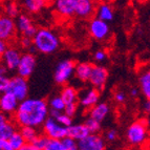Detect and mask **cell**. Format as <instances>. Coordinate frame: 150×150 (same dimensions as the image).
I'll return each instance as SVG.
<instances>
[{
	"mask_svg": "<svg viewBox=\"0 0 150 150\" xmlns=\"http://www.w3.org/2000/svg\"><path fill=\"white\" fill-rule=\"evenodd\" d=\"M0 150H15L8 140H0Z\"/></svg>",
	"mask_w": 150,
	"mask_h": 150,
	"instance_id": "40",
	"label": "cell"
},
{
	"mask_svg": "<svg viewBox=\"0 0 150 150\" xmlns=\"http://www.w3.org/2000/svg\"><path fill=\"white\" fill-rule=\"evenodd\" d=\"M143 110L147 115H150V100H146L145 103L143 104Z\"/></svg>",
	"mask_w": 150,
	"mask_h": 150,
	"instance_id": "44",
	"label": "cell"
},
{
	"mask_svg": "<svg viewBox=\"0 0 150 150\" xmlns=\"http://www.w3.org/2000/svg\"><path fill=\"white\" fill-rule=\"evenodd\" d=\"M88 32L95 40L104 41L109 37L110 28L108 22L95 17L90 19L89 24H88Z\"/></svg>",
	"mask_w": 150,
	"mask_h": 150,
	"instance_id": "6",
	"label": "cell"
},
{
	"mask_svg": "<svg viewBox=\"0 0 150 150\" xmlns=\"http://www.w3.org/2000/svg\"><path fill=\"white\" fill-rule=\"evenodd\" d=\"M44 150H64L62 140H56V139H48L47 145Z\"/></svg>",
	"mask_w": 150,
	"mask_h": 150,
	"instance_id": "31",
	"label": "cell"
},
{
	"mask_svg": "<svg viewBox=\"0 0 150 150\" xmlns=\"http://www.w3.org/2000/svg\"><path fill=\"white\" fill-rule=\"evenodd\" d=\"M8 93H12L20 102L25 100V99H28V79H25V78L18 75L11 78V85L10 88H8Z\"/></svg>",
	"mask_w": 150,
	"mask_h": 150,
	"instance_id": "7",
	"label": "cell"
},
{
	"mask_svg": "<svg viewBox=\"0 0 150 150\" xmlns=\"http://www.w3.org/2000/svg\"><path fill=\"white\" fill-rule=\"evenodd\" d=\"M8 141H10L11 145L14 147L15 150H19L23 145H24L25 143H26V141H25L24 138H23V135L21 134L20 130H19V131L17 130V131L8 139Z\"/></svg>",
	"mask_w": 150,
	"mask_h": 150,
	"instance_id": "29",
	"label": "cell"
},
{
	"mask_svg": "<svg viewBox=\"0 0 150 150\" xmlns=\"http://www.w3.org/2000/svg\"><path fill=\"white\" fill-rule=\"evenodd\" d=\"M45 2V4L48 5V4H54V2H55V0H43Z\"/></svg>",
	"mask_w": 150,
	"mask_h": 150,
	"instance_id": "47",
	"label": "cell"
},
{
	"mask_svg": "<svg viewBox=\"0 0 150 150\" xmlns=\"http://www.w3.org/2000/svg\"><path fill=\"white\" fill-rule=\"evenodd\" d=\"M47 142H48V138L46 135L42 134V135H39V137L33 142V144L37 148H39L40 150H44V148L47 145Z\"/></svg>",
	"mask_w": 150,
	"mask_h": 150,
	"instance_id": "34",
	"label": "cell"
},
{
	"mask_svg": "<svg viewBox=\"0 0 150 150\" xmlns=\"http://www.w3.org/2000/svg\"><path fill=\"white\" fill-rule=\"evenodd\" d=\"M101 1H104V2H108V3H112V2H115V0H101Z\"/></svg>",
	"mask_w": 150,
	"mask_h": 150,
	"instance_id": "48",
	"label": "cell"
},
{
	"mask_svg": "<svg viewBox=\"0 0 150 150\" xmlns=\"http://www.w3.org/2000/svg\"><path fill=\"white\" fill-rule=\"evenodd\" d=\"M93 59H95V61L98 63L104 62V61H106V59H107V53L103 50H96V53L93 54Z\"/></svg>",
	"mask_w": 150,
	"mask_h": 150,
	"instance_id": "37",
	"label": "cell"
},
{
	"mask_svg": "<svg viewBox=\"0 0 150 150\" xmlns=\"http://www.w3.org/2000/svg\"><path fill=\"white\" fill-rule=\"evenodd\" d=\"M5 16H8L13 19H17L20 16V8L15 1H8L4 5Z\"/></svg>",
	"mask_w": 150,
	"mask_h": 150,
	"instance_id": "26",
	"label": "cell"
},
{
	"mask_svg": "<svg viewBox=\"0 0 150 150\" xmlns=\"http://www.w3.org/2000/svg\"><path fill=\"white\" fill-rule=\"evenodd\" d=\"M78 107H79V103H76V104H68V105L65 106L64 112L67 115H69V117H71V118H74L78 111Z\"/></svg>",
	"mask_w": 150,
	"mask_h": 150,
	"instance_id": "38",
	"label": "cell"
},
{
	"mask_svg": "<svg viewBox=\"0 0 150 150\" xmlns=\"http://www.w3.org/2000/svg\"><path fill=\"white\" fill-rule=\"evenodd\" d=\"M15 122H12L8 119V115H0V140H8L17 131Z\"/></svg>",
	"mask_w": 150,
	"mask_h": 150,
	"instance_id": "18",
	"label": "cell"
},
{
	"mask_svg": "<svg viewBox=\"0 0 150 150\" xmlns=\"http://www.w3.org/2000/svg\"><path fill=\"white\" fill-rule=\"evenodd\" d=\"M140 89L146 100H150V67L145 69L139 78Z\"/></svg>",
	"mask_w": 150,
	"mask_h": 150,
	"instance_id": "24",
	"label": "cell"
},
{
	"mask_svg": "<svg viewBox=\"0 0 150 150\" xmlns=\"http://www.w3.org/2000/svg\"><path fill=\"white\" fill-rule=\"evenodd\" d=\"M95 16L96 18H99V19L106 21V22L112 21L113 17H115V12H113V8L111 3L104 2V1H101L100 3H98Z\"/></svg>",
	"mask_w": 150,
	"mask_h": 150,
	"instance_id": "19",
	"label": "cell"
},
{
	"mask_svg": "<svg viewBox=\"0 0 150 150\" xmlns=\"http://www.w3.org/2000/svg\"><path fill=\"white\" fill-rule=\"evenodd\" d=\"M88 134H90V132L84 123L73 124L71 126L67 127V137L73 138L74 140L78 141V142L86 138Z\"/></svg>",
	"mask_w": 150,
	"mask_h": 150,
	"instance_id": "21",
	"label": "cell"
},
{
	"mask_svg": "<svg viewBox=\"0 0 150 150\" xmlns=\"http://www.w3.org/2000/svg\"><path fill=\"white\" fill-rule=\"evenodd\" d=\"M76 63L70 59H65L58 63L54 73V80L58 85H65L75 76Z\"/></svg>",
	"mask_w": 150,
	"mask_h": 150,
	"instance_id": "4",
	"label": "cell"
},
{
	"mask_svg": "<svg viewBox=\"0 0 150 150\" xmlns=\"http://www.w3.org/2000/svg\"><path fill=\"white\" fill-rule=\"evenodd\" d=\"M98 3L96 0H78L76 8V16L82 19H89L96 15Z\"/></svg>",
	"mask_w": 150,
	"mask_h": 150,
	"instance_id": "17",
	"label": "cell"
},
{
	"mask_svg": "<svg viewBox=\"0 0 150 150\" xmlns=\"http://www.w3.org/2000/svg\"><path fill=\"white\" fill-rule=\"evenodd\" d=\"M84 124H85L86 127L88 128L90 133H98L101 129V123L96 121L95 119L89 118V117L85 120Z\"/></svg>",
	"mask_w": 150,
	"mask_h": 150,
	"instance_id": "30",
	"label": "cell"
},
{
	"mask_svg": "<svg viewBox=\"0 0 150 150\" xmlns=\"http://www.w3.org/2000/svg\"><path fill=\"white\" fill-rule=\"evenodd\" d=\"M100 91L95 87H90L79 93V105L85 109H90L96 106L100 100Z\"/></svg>",
	"mask_w": 150,
	"mask_h": 150,
	"instance_id": "11",
	"label": "cell"
},
{
	"mask_svg": "<svg viewBox=\"0 0 150 150\" xmlns=\"http://www.w3.org/2000/svg\"><path fill=\"white\" fill-rule=\"evenodd\" d=\"M36 63H37V58L35 54L32 53H25L22 55L20 59V63L18 65L17 68V75L28 79L32 76L36 67Z\"/></svg>",
	"mask_w": 150,
	"mask_h": 150,
	"instance_id": "8",
	"label": "cell"
},
{
	"mask_svg": "<svg viewBox=\"0 0 150 150\" xmlns=\"http://www.w3.org/2000/svg\"><path fill=\"white\" fill-rule=\"evenodd\" d=\"M38 128L35 127H30V126H24V127H20V132L23 135L24 140L26 143H33L36 139L39 137L38 133Z\"/></svg>",
	"mask_w": 150,
	"mask_h": 150,
	"instance_id": "27",
	"label": "cell"
},
{
	"mask_svg": "<svg viewBox=\"0 0 150 150\" xmlns=\"http://www.w3.org/2000/svg\"><path fill=\"white\" fill-rule=\"evenodd\" d=\"M8 48V42H6V41H3V40L0 41V55L2 56Z\"/></svg>",
	"mask_w": 150,
	"mask_h": 150,
	"instance_id": "43",
	"label": "cell"
},
{
	"mask_svg": "<svg viewBox=\"0 0 150 150\" xmlns=\"http://www.w3.org/2000/svg\"><path fill=\"white\" fill-rule=\"evenodd\" d=\"M43 134L46 135L48 139H56V140H63L67 137V127L61 125L60 123L54 118L48 117L42 126Z\"/></svg>",
	"mask_w": 150,
	"mask_h": 150,
	"instance_id": "5",
	"label": "cell"
},
{
	"mask_svg": "<svg viewBox=\"0 0 150 150\" xmlns=\"http://www.w3.org/2000/svg\"><path fill=\"white\" fill-rule=\"evenodd\" d=\"M117 138H118V131L115 129H109L105 133V139L108 142H113Z\"/></svg>",
	"mask_w": 150,
	"mask_h": 150,
	"instance_id": "39",
	"label": "cell"
},
{
	"mask_svg": "<svg viewBox=\"0 0 150 150\" xmlns=\"http://www.w3.org/2000/svg\"><path fill=\"white\" fill-rule=\"evenodd\" d=\"M33 43L37 52L43 55H50L59 50L61 41L59 36L54 30L40 28H38L36 35L33 38Z\"/></svg>",
	"mask_w": 150,
	"mask_h": 150,
	"instance_id": "2",
	"label": "cell"
},
{
	"mask_svg": "<svg viewBox=\"0 0 150 150\" xmlns=\"http://www.w3.org/2000/svg\"><path fill=\"white\" fill-rule=\"evenodd\" d=\"M141 93V89H139L138 87H132L130 89V95L132 96V97H138Z\"/></svg>",
	"mask_w": 150,
	"mask_h": 150,
	"instance_id": "45",
	"label": "cell"
},
{
	"mask_svg": "<svg viewBox=\"0 0 150 150\" xmlns=\"http://www.w3.org/2000/svg\"><path fill=\"white\" fill-rule=\"evenodd\" d=\"M16 20L8 16H2L0 18V39L6 41L13 39L17 33Z\"/></svg>",
	"mask_w": 150,
	"mask_h": 150,
	"instance_id": "12",
	"label": "cell"
},
{
	"mask_svg": "<svg viewBox=\"0 0 150 150\" xmlns=\"http://www.w3.org/2000/svg\"><path fill=\"white\" fill-rule=\"evenodd\" d=\"M109 111H110V107L107 103L101 102V103H98L97 105L93 106V108H90L89 111H88V117L91 119H95L98 122L102 123L108 115Z\"/></svg>",
	"mask_w": 150,
	"mask_h": 150,
	"instance_id": "20",
	"label": "cell"
},
{
	"mask_svg": "<svg viewBox=\"0 0 150 150\" xmlns=\"http://www.w3.org/2000/svg\"><path fill=\"white\" fill-rule=\"evenodd\" d=\"M19 150H40V149L36 147L33 143H25L24 145H23Z\"/></svg>",
	"mask_w": 150,
	"mask_h": 150,
	"instance_id": "42",
	"label": "cell"
},
{
	"mask_svg": "<svg viewBox=\"0 0 150 150\" xmlns=\"http://www.w3.org/2000/svg\"><path fill=\"white\" fill-rule=\"evenodd\" d=\"M79 150H105L106 142L102 135L98 133H90L86 138L78 142Z\"/></svg>",
	"mask_w": 150,
	"mask_h": 150,
	"instance_id": "9",
	"label": "cell"
},
{
	"mask_svg": "<svg viewBox=\"0 0 150 150\" xmlns=\"http://www.w3.org/2000/svg\"><path fill=\"white\" fill-rule=\"evenodd\" d=\"M48 105H50V109H55L58 110V111H64L66 104L63 101L62 97L59 95L50 98V101H48Z\"/></svg>",
	"mask_w": 150,
	"mask_h": 150,
	"instance_id": "28",
	"label": "cell"
},
{
	"mask_svg": "<svg viewBox=\"0 0 150 150\" xmlns=\"http://www.w3.org/2000/svg\"><path fill=\"white\" fill-rule=\"evenodd\" d=\"M115 100L118 103H124L126 101V95L123 91H118L115 95Z\"/></svg>",
	"mask_w": 150,
	"mask_h": 150,
	"instance_id": "41",
	"label": "cell"
},
{
	"mask_svg": "<svg viewBox=\"0 0 150 150\" xmlns=\"http://www.w3.org/2000/svg\"><path fill=\"white\" fill-rule=\"evenodd\" d=\"M93 65L89 62H81L76 65L75 77L80 82H88L89 81L90 74L93 70Z\"/></svg>",
	"mask_w": 150,
	"mask_h": 150,
	"instance_id": "22",
	"label": "cell"
},
{
	"mask_svg": "<svg viewBox=\"0 0 150 150\" xmlns=\"http://www.w3.org/2000/svg\"><path fill=\"white\" fill-rule=\"evenodd\" d=\"M78 0H55L54 8L58 15L63 18H69L76 15Z\"/></svg>",
	"mask_w": 150,
	"mask_h": 150,
	"instance_id": "16",
	"label": "cell"
},
{
	"mask_svg": "<svg viewBox=\"0 0 150 150\" xmlns=\"http://www.w3.org/2000/svg\"><path fill=\"white\" fill-rule=\"evenodd\" d=\"M21 57H22V55L17 47L8 46V50H5V53L1 56L2 64L8 68V70H17Z\"/></svg>",
	"mask_w": 150,
	"mask_h": 150,
	"instance_id": "15",
	"label": "cell"
},
{
	"mask_svg": "<svg viewBox=\"0 0 150 150\" xmlns=\"http://www.w3.org/2000/svg\"><path fill=\"white\" fill-rule=\"evenodd\" d=\"M11 85V78L6 76H0V91L1 93H8Z\"/></svg>",
	"mask_w": 150,
	"mask_h": 150,
	"instance_id": "35",
	"label": "cell"
},
{
	"mask_svg": "<svg viewBox=\"0 0 150 150\" xmlns=\"http://www.w3.org/2000/svg\"><path fill=\"white\" fill-rule=\"evenodd\" d=\"M19 43H20V46L23 50H30L33 45H34V43H33V38L26 37V36H21Z\"/></svg>",
	"mask_w": 150,
	"mask_h": 150,
	"instance_id": "36",
	"label": "cell"
},
{
	"mask_svg": "<svg viewBox=\"0 0 150 150\" xmlns=\"http://www.w3.org/2000/svg\"><path fill=\"white\" fill-rule=\"evenodd\" d=\"M126 138L130 145L140 146L144 145L148 139V126L145 120H139L130 124L126 131Z\"/></svg>",
	"mask_w": 150,
	"mask_h": 150,
	"instance_id": "3",
	"label": "cell"
},
{
	"mask_svg": "<svg viewBox=\"0 0 150 150\" xmlns=\"http://www.w3.org/2000/svg\"><path fill=\"white\" fill-rule=\"evenodd\" d=\"M63 146H64V150H79V144L78 141L74 140L70 137H66L62 140Z\"/></svg>",
	"mask_w": 150,
	"mask_h": 150,
	"instance_id": "32",
	"label": "cell"
},
{
	"mask_svg": "<svg viewBox=\"0 0 150 150\" xmlns=\"http://www.w3.org/2000/svg\"><path fill=\"white\" fill-rule=\"evenodd\" d=\"M60 96L62 97L63 101L65 102L66 105L79 103V91L74 86H70V85L63 86V88L61 89Z\"/></svg>",
	"mask_w": 150,
	"mask_h": 150,
	"instance_id": "23",
	"label": "cell"
},
{
	"mask_svg": "<svg viewBox=\"0 0 150 150\" xmlns=\"http://www.w3.org/2000/svg\"><path fill=\"white\" fill-rule=\"evenodd\" d=\"M45 2L43 0H23L24 10L30 14H38L44 8Z\"/></svg>",
	"mask_w": 150,
	"mask_h": 150,
	"instance_id": "25",
	"label": "cell"
},
{
	"mask_svg": "<svg viewBox=\"0 0 150 150\" xmlns=\"http://www.w3.org/2000/svg\"><path fill=\"white\" fill-rule=\"evenodd\" d=\"M6 71H8V68L5 67L4 65H1V67H0V76H5V74H6Z\"/></svg>",
	"mask_w": 150,
	"mask_h": 150,
	"instance_id": "46",
	"label": "cell"
},
{
	"mask_svg": "<svg viewBox=\"0 0 150 150\" xmlns=\"http://www.w3.org/2000/svg\"><path fill=\"white\" fill-rule=\"evenodd\" d=\"M108 79V70L100 64H93V70L90 74L89 81L91 87H95L99 90H102L105 87V84Z\"/></svg>",
	"mask_w": 150,
	"mask_h": 150,
	"instance_id": "10",
	"label": "cell"
},
{
	"mask_svg": "<svg viewBox=\"0 0 150 150\" xmlns=\"http://www.w3.org/2000/svg\"><path fill=\"white\" fill-rule=\"evenodd\" d=\"M20 101L18 100L12 93H3L0 98V109L5 115H13L17 111Z\"/></svg>",
	"mask_w": 150,
	"mask_h": 150,
	"instance_id": "14",
	"label": "cell"
},
{
	"mask_svg": "<svg viewBox=\"0 0 150 150\" xmlns=\"http://www.w3.org/2000/svg\"><path fill=\"white\" fill-rule=\"evenodd\" d=\"M50 117V105L40 98H28L21 101L14 113V122L17 126L40 128Z\"/></svg>",
	"mask_w": 150,
	"mask_h": 150,
	"instance_id": "1",
	"label": "cell"
},
{
	"mask_svg": "<svg viewBox=\"0 0 150 150\" xmlns=\"http://www.w3.org/2000/svg\"><path fill=\"white\" fill-rule=\"evenodd\" d=\"M55 120H57L58 122L60 123L61 125L65 126V127H69V126H71L74 124V123H73V118L66 115L64 111H62V112L58 115Z\"/></svg>",
	"mask_w": 150,
	"mask_h": 150,
	"instance_id": "33",
	"label": "cell"
},
{
	"mask_svg": "<svg viewBox=\"0 0 150 150\" xmlns=\"http://www.w3.org/2000/svg\"><path fill=\"white\" fill-rule=\"evenodd\" d=\"M16 25L17 30L21 34V36L34 38L36 35L38 28L26 14H20V16L16 19Z\"/></svg>",
	"mask_w": 150,
	"mask_h": 150,
	"instance_id": "13",
	"label": "cell"
}]
</instances>
